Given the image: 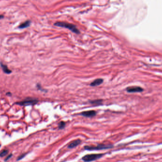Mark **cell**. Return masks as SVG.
Wrapping results in <instances>:
<instances>
[{
    "mask_svg": "<svg viewBox=\"0 0 162 162\" xmlns=\"http://www.w3.org/2000/svg\"><path fill=\"white\" fill-rule=\"evenodd\" d=\"M65 126V122H60L59 124L58 127L59 129H63Z\"/></svg>",
    "mask_w": 162,
    "mask_h": 162,
    "instance_id": "13",
    "label": "cell"
},
{
    "mask_svg": "<svg viewBox=\"0 0 162 162\" xmlns=\"http://www.w3.org/2000/svg\"><path fill=\"white\" fill-rule=\"evenodd\" d=\"M103 81V80L102 79L99 78V79H97L95 80L93 82H92L90 85L91 86H96L99 85L101 84V83H102Z\"/></svg>",
    "mask_w": 162,
    "mask_h": 162,
    "instance_id": "9",
    "label": "cell"
},
{
    "mask_svg": "<svg viewBox=\"0 0 162 162\" xmlns=\"http://www.w3.org/2000/svg\"><path fill=\"white\" fill-rule=\"evenodd\" d=\"M81 140H80V139L75 140L73 142H72L71 143H70L69 144V145L68 146V147L69 148H74V147L79 145L81 143Z\"/></svg>",
    "mask_w": 162,
    "mask_h": 162,
    "instance_id": "7",
    "label": "cell"
},
{
    "mask_svg": "<svg viewBox=\"0 0 162 162\" xmlns=\"http://www.w3.org/2000/svg\"><path fill=\"white\" fill-rule=\"evenodd\" d=\"M54 25L57 27H63L77 34H79L80 33L79 30L76 28V26L71 23H68L64 22H57L54 24Z\"/></svg>",
    "mask_w": 162,
    "mask_h": 162,
    "instance_id": "1",
    "label": "cell"
},
{
    "mask_svg": "<svg viewBox=\"0 0 162 162\" xmlns=\"http://www.w3.org/2000/svg\"><path fill=\"white\" fill-rule=\"evenodd\" d=\"M103 154H87L82 158V160L84 162H90L95 161L102 157Z\"/></svg>",
    "mask_w": 162,
    "mask_h": 162,
    "instance_id": "3",
    "label": "cell"
},
{
    "mask_svg": "<svg viewBox=\"0 0 162 162\" xmlns=\"http://www.w3.org/2000/svg\"><path fill=\"white\" fill-rule=\"evenodd\" d=\"M38 102L39 101L38 99L29 98L25 99L21 101L17 102L15 104L21 106H27L34 105L37 103H38Z\"/></svg>",
    "mask_w": 162,
    "mask_h": 162,
    "instance_id": "2",
    "label": "cell"
},
{
    "mask_svg": "<svg viewBox=\"0 0 162 162\" xmlns=\"http://www.w3.org/2000/svg\"><path fill=\"white\" fill-rule=\"evenodd\" d=\"M8 153V151L7 150H3L0 153V157H3L7 155Z\"/></svg>",
    "mask_w": 162,
    "mask_h": 162,
    "instance_id": "12",
    "label": "cell"
},
{
    "mask_svg": "<svg viewBox=\"0 0 162 162\" xmlns=\"http://www.w3.org/2000/svg\"><path fill=\"white\" fill-rule=\"evenodd\" d=\"M102 100H95L93 101H91L90 102L92 104H95L96 105H100L102 103Z\"/></svg>",
    "mask_w": 162,
    "mask_h": 162,
    "instance_id": "11",
    "label": "cell"
},
{
    "mask_svg": "<svg viewBox=\"0 0 162 162\" xmlns=\"http://www.w3.org/2000/svg\"><path fill=\"white\" fill-rule=\"evenodd\" d=\"M81 115L86 117H92L96 115V112L94 111H84L81 113Z\"/></svg>",
    "mask_w": 162,
    "mask_h": 162,
    "instance_id": "6",
    "label": "cell"
},
{
    "mask_svg": "<svg viewBox=\"0 0 162 162\" xmlns=\"http://www.w3.org/2000/svg\"><path fill=\"white\" fill-rule=\"evenodd\" d=\"M113 146L111 145H98L96 146H84V149L87 150H103V149H109L112 148Z\"/></svg>",
    "mask_w": 162,
    "mask_h": 162,
    "instance_id": "4",
    "label": "cell"
},
{
    "mask_svg": "<svg viewBox=\"0 0 162 162\" xmlns=\"http://www.w3.org/2000/svg\"><path fill=\"white\" fill-rule=\"evenodd\" d=\"M11 156H12V154H10V155H9L6 158V159H5V161H7V160H9V158H10V157H11Z\"/></svg>",
    "mask_w": 162,
    "mask_h": 162,
    "instance_id": "15",
    "label": "cell"
},
{
    "mask_svg": "<svg viewBox=\"0 0 162 162\" xmlns=\"http://www.w3.org/2000/svg\"><path fill=\"white\" fill-rule=\"evenodd\" d=\"M127 91L130 93L141 92L143 91V89L139 86H131L127 88Z\"/></svg>",
    "mask_w": 162,
    "mask_h": 162,
    "instance_id": "5",
    "label": "cell"
},
{
    "mask_svg": "<svg viewBox=\"0 0 162 162\" xmlns=\"http://www.w3.org/2000/svg\"><path fill=\"white\" fill-rule=\"evenodd\" d=\"M25 156V154H22V155H21L18 158V159H17V160H21V159H22Z\"/></svg>",
    "mask_w": 162,
    "mask_h": 162,
    "instance_id": "14",
    "label": "cell"
},
{
    "mask_svg": "<svg viewBox=\"0 0 162 162\" xmlns=\"http://www.w3.org/2000/svg\"><path fill=\"white\" fill-rule=\"evenodd\" d=\"M4 18V16L2 15H0V19H2Z\"/></svg>",
    "mask_w": 162,
    "mask_h": 162,
    "instance_id": "16",
    "label": "cell"
},
{
    "mask_svg": "<svg viewBox=\"0 0 162 162\" xmlns=\"http://www.w3.org/2000/svg\"><path fill=\"white\" fill-rule=\"evenodd\" d=\"M31 24V21L30 20H27L24 22L21 23L19 26V28L20 29H23L29 27Z\"/></svg>",
    "mask_w": 162,
    "mask_h": 162,
    "instance_id": "10",
    "label": "cell"
},
{
    "mask_svg": "<svg viewBox=\"0 0 162 162\" xmlns=\"http://www.w3.org/2000/svg\"><path fill=\"white\" fill-rule=\"evenodd\" d=\"M9 94H10V95H11V94L10 93H7V95H9Z\"/></svg>",
    "mask_w": 162,
    "mask_h": 162,
    "instance_id": "17",
    "label": "cell"
},
{
    "mask_svg": "<svg viewBox=\"0 0 162 162\" xmlns=\"http://www.w3.org/2000/svg\"><path fill=\"white\" fill-rule=\"evenodd\" d=\"M0 65L4 73L6 74H10V73H12V71L9 69L7 65H4L2 63H0Z\"/></svg>",
    "mask_w": 162,
    "mask_h": 162,
    "instance_id": "8",
    "label": "cell"
},
{
    "mask_svg": "<svg viewBox=\"0 0 162 162\" xmlns=\"http://www.w3.org/2000/svg\"></svg>",
    "mask_w": 162,
    "mask_h": 162,
    "instance_id": "18",
    "label": "cell"
}]
</instances>
